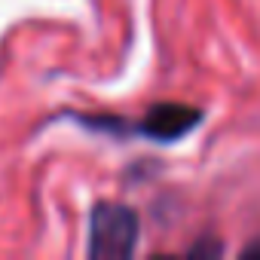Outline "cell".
<instances>
[{"label":"cell","mask_w":260,"mask_h":260,"mask_svg":"<svg viewBox=\"0 0 260 260\" xmlns=\"http://www.w3.org/2000/svg\"><path fill=\"white\" fill-rule=\"evenodd\" d=\"M202 119H205L202 107H193L184 101H159V104H150L141 119H135V135L150 138L156 144H175L190 132H196Z\"/></svg>","instance_id":"2"},{"label":"cell","mask_w":260,"mask_h":260,"mask_svg":"<svg viewBox=\"0 0 260 260\" xmlns=\"http://www.w3.org/2000/svg\"><path fill=\"white\" fill-rule=\"evenodd\" d=\"M245 254H260V242H251V245L245 248Z\"/></svg>","instance_id":"4"},{"label":"cell","mask_w":260,"mask_h":260,"mask_svg":"<svg viewBox=\"0 0 260 260\" xmlns=\"http://www.w3.org/2000/svg\"><path fill=\"white\" fill-rule=\"evenodd\" d=\"M138 239H141L138 211L119 202H95V208L89 211V242H86L89 257L125 260L138 251Z\"/></svg>","instance_id":"1"},{"label":"cell","mask_w":260,"mask_h":260,"mask_svg":"<svg viewBox=\"0 0 260 260\" xmlns=\"http://www.w3.org/2000/svg\"><path fill=\"white\" fill-rule=\"evenodd\" d=\"M187 254H223V245H220L217 239H205V242L190 245V251H187Z\"/></svg>","instance_id":"3"}]
</instances>
